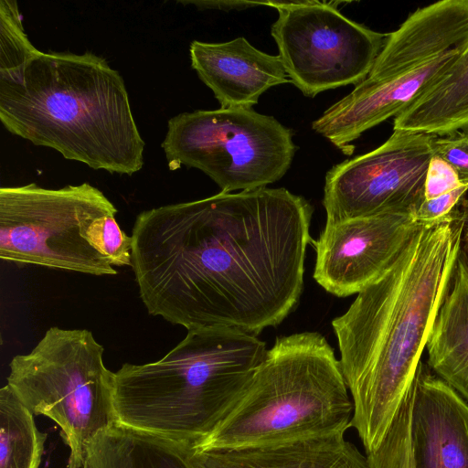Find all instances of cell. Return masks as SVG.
Masks as SVG:
<instances>
[{"instance_id":"cell-1","label":"cell","mask_w":468,"mask_h":468,"mask_svg":"<svg viewBox=\"0 0 468 468\" xmlns=\"http://www.w3.org/2000/svg\"><path fill=\"white\" fill-rule=\"evenodd\" d=\"M314 208L286 188L262 187L141 212L132 239L140 298L187 331L257 336L297 306Z\"/></svg>"},{"instance_id":"cell-2","label":"cell","mask_w":468,"mask_h":468,"mask_svg":"<svg viewBox=\"0 0 468 468\" xmlns=\"http://www.w3.org/2000/svg\"><path fill=\"white\" fill-rule=\"evenodd\" d=\"M459 250L455 210L425 222L392 265L332 321L353 403L351 428L366 454L379 447L414 379Z\"/></svg>"},{"instance_id":"cell-3","label":"cell","mask_w":468,"mask_h":468,"mask_svg":"<svg viewBox=\"0 0 468 468\" xmlns=\"http://www.w3.org/2000/svg\"><path fill=\"white\" fill-rule=\"evenodd\" d=\"M0 120L11 133L92 169L132 176L145 144L119 71L91 52H42L0 80Z\"/></svg>"},{"instance_id":"cell-4","label":"cell","mask_w":468,"mask_h":468,"mask_svg":"<svg viewBox=\"0 0 468 468\" xmlns=\"http://www.w3.org/2000/svg\"><path fill=\"white\" fill-rule=\"evenodd\" d=\"M257 336L187 331L161 359L124 363L113 374L117 425L191 447L214 426L266 356Z\"/></svg>"},{"instance_id":"cell-5","label":"cell","mask_w":468,"mask_h":468,"mask_svg":"<svg viewBox=\"0 0 468 468\" xmlns=\"http://www.w3.org/2000/svg\"><path fill=\"white\" fill-rule=\"evenodd\" d=\"M352 399L340 362L317 332L279 336L211 430L188 449H236L346 434Z\"/></svg>"},{"instance_id":"cell-6","label":"cell","mask_w":468,"mask_h":468,"mask_svg":"<svg viewBox=\"0 0 468 468\" xmlns=\"http://www.w3.org/2000/svg\"><path fill=\"white\" fill-rule=\"evenodd\" d=\"M104 347L86 329L52 326L27 354L9 364L6 385L34 414L61 429L69 448L67 468H83L90 441L116 424L113 374Z\"/></svg>"},{"instance_id":"cell-7","label":"cell","mask_w":468,"mask_h":468,"mask_svg":"<svg viewBox=\"0 0 468 468\" xmlns=\"http://www.w3.org/2000/svg\"><path fill=\"white\" fill-rule=\"evenodd\" d=\"M114 205L89 183L58 189L34 183L0 188V259L16 264L115 275L91 243L93 223L115 216Z\"/></svg>"},{"instance_id":"cell-8","label":"cell","mask_w":468,"mask_h":468,"mask_svg":"<svg viewBox=\"0 0 468 468\" xmlns=\"http://www.w3.org/2000/svg\"><path fill=\"white\" fill-rule=\"evenodd\" d=\"M292 130L252 108L182 112L168 121L162 143L171 170H201L222 192L247 191L280 180L296 145Z\"/></svg>"},{"instance_id":"cell-9","label":"cell","mask_w":468,"mask_h":468,"mask_svg":"<svg viewBox=\"0 0 468 468\" xmlns=\"http://www.w3.org/2000/svg\"><path fill=\"white\" fill-rule=\"evenodd\" d=\"M341 2L265 1L276 8L271 33L290 81L305 96L362 82L388 34L346 17Z\"/></svg>"},{"instance_id":"cell-10","label":"cell","mask_w":468,"mask_h":468,"mask_svg":"<svg viewBox=\"0 0 468 468\" xmlns=\"http://www.w3.org/2000/svg\"><path fill=\"white\" fill-rule=\"evenodd\" d=\"M434 137L393 130L375 150L334 165L324 187L326 223L384 213L414 216L424 200Z\"/></svg>"},{"instance_id":"cell-11","label":"cell","mask_w":468,"mask_h":468,"mask_svg":"<svg viewBox=\"0 0 468 468\" xmlns=\"http://www.w3.org/2000/svg\"><path fill=\"white\" fill-rule=\"evenodd\" d=\"M425 222L410 213H384L325 223L315 249L314 278L326 292L346 297L375 282Z\"/></svg>"},{"instance_id":"cell-12","label":"cell","mask_w":468,"mask_h":468,"mask_svg":"<svg viewBox=\"0 0 468 468\" xmlns=\"http://www.w3.org/2000/svg\"><path fill=\"white\" fill-rule=\"evenodd\" d=\"M457 48L400 75L381 80L366 78L346 97L312 123V128L344 154L367 130L397 117L422 96L459 58Z\"/></svg>"},{"instance_id":"cell-13","label":"cell","mask_w":468,"mask_h":468,"mask_svg":"<svg viewBox=\"0 0 468 468\" xmlns=\"http://www.w3.org/2000/svg\"><path fill=\"white\" fill-rule=\"evenodd\" d=\"M413 385V468H468L467 402L422 361Z\"/></svg>"},{"instance_id":"cell-14","label":"cell","mask_w":468,"mask_h":468,"mask_svg":"<svg viewBox=\"0 0 468 468\" xmlns=\"http://www.w3.org/2000/svg\"><path fill=\"white\" fill-rule=\"evenodd\" d=\"M192 68L221 108H252L273 86L291 82L279 56L239 37L223 43L198 40L189 47Z\"/></svg>"},{"instance_id":"cell-15","label":"cell","mask_w":468,"mask_h":468,"mask_svg":"<svg viewBox=\"0 0 468 468\" xmlns=\"http://www.w3.org/2000/svg\"><path fill=\"white\" fill-rule=\"evenodd\" d=\"M468 48V0H441L411 13L388 34L367 78L400 75L457 48Z\"/></svg>"},{"instance_id":"cell-16","label":"cell","mask_w":468,"mask_h":468,"mask_svg":"<svg viewBox=\"0 0 468 468\" xmlns=\"http://www.w3.org/2000/svg\"><path fill=\"white\" fill-rule=\"evenodd\" d=\"M188 451L192 468H369L367 454L345 434L236 449Z\"/></svg>"},{"instance_id":"cell-17","label":"cell","mask_w":468,"mask_h":468,"mask_svg":"<svg viewBox=\"0 0 468 468\" xmlns=\"http://www.w3.org/2000/svg\"><path fill=\"white\" fill-rule=\"evenodd\" d=\"M426 348L431 371L468 404V254L461 247Z\"/></svg>"},{"instance_id":"cell-18","label":"cell","mask_w":468,"mask_h":468,"mask_svg":"<svg viewBox=\"0 0 468 468\" xmlns=\"http://www.w3.org/2000/svg\"><path fill=\"white\" fill-rule=\"evenodd\" d=\"M468 128V48L415 102L394 119L393 130L444 136Z\"/></svg>"},{"instance_id":"cell-19","label":"cell","mask_w":468,"mask_h":468,"mask_svg":"<svg viewBox=\"0 0 468 468\" xmlns=\"http://www.w3.org/2000/svg\"><path fill=\"white\" fill-rule=\"evenodd\" d=\"M83 468H192L186 445L120 425L88 444Z\"/></svg>"},{"instance_id":"cell-20","label":"cell","mask_w":468,"mask_h":468,"mask_svg":"<svg viewBox=\"0 0 468 468\" xmlns=\"http://www.w3.org/2000/svg\"><path fill=\"white\" fill-rule=\"evenodd\" d=\"M0 468H38L47 433L5 385L0 389Z\"/></svg>"},{"instance_id":"cell-21","label":"cell","mask_w":468,"mask_h":468,"mask_svg":"<svg viewBox=\"0 0 468 468\" xmlns=\"http://www.w3.org/2000/svg\"><path fill=\"white\" fill-rule=\"evenodd\" d=\"M38 49L25 32L17 3L0 1V80L18 78Z\"/></svg>"},{"instance_id":"cell-22","label":"cell","mask_w":468,"mask_h":468,"mask_svg":"<svg viewBox=\"0 0 468 468\" xmlns=\"http://www.w3.org/2000/svg\"><path fill=\"white\" fill-rule=\"evenodd\" d=\"M90 241L111 264L118 267L132 266V236L122 230L115 216L96 220L90 228Z\"/></svg>"},{"instance_id":"cell-23","label":"cell","mask_w":468,"mask_h":468,"mask_svg":"<svg viewBox=\"0 0 468 468\" xmlns=\"http://www.w3.org/2000/svg\"><path fill=\"white\" fill-rule=\"evenodd\" d=\"M432 148L435 155L456 171L462 183L468 185V128L444 136L435 135Z\"/></svg>"},{"instance_id":"cell-24","label":"cell","mask_w":468,"mask_h":468,"mask_svg":"<svg viewBox=\"0 0 468 468\" xmlns=\"http://www.w3.org/2000/svg\"><path fill=\"white\" fill-rule=\"evenodd\" d=\"M463 185L458 174L448 163L435 154L431 157L426 174L424 199L442 196Z\"/></svg>"},{"instance_id":"cell-25","label":"cell","mask_w":468,"mask_h":468,"mask_svg":"<svg viewBox=\"0 0 468 468\" xmlns=\"http://www.w3.org/2000/svg\"><path fill=\"white\" fill-rule=\"evenodd\" d=\"M467 191L468 185L464 184L442 196L424 199L414 214L415 219L419 222H432L448 216L459 205Z\"/></svg>"},{"instance_id":"cell-26","label":"cell","mask_w":468,"mask_h":468,"mask_svg":"<svg viewBox=\"0 0 468 468\" xmlns=\"http://www.w3.org/2000/svg\"><path fill=\"white\" fill-rule=\"evenodd\" d=\"M367 460L369 468H413L411 446L401 441L384 443Z\"/></svg>"},{"instance_id":"cell-27","label":"cell","mask_w":468,"mask_h":468,"mask_svg":"<svg viewBox=\"0 0 468 468\" xmlns=\"http://www.w3.org/2000/svg\"><path fill=\"white\" fill-rule=\"evenodd\" d=\"M182 4H193L201 9H244L254 5H264L265 2H249V1H180Z\"/></svg>"},{"instance_id":"cell-28","label":"cell","mask_w":468,"mask_h":468,"mask_svg":"<svg viewBox=\"0 0 468 468\" xmlns=\"http://www.w3.org/2000/svg\"><path fill=\"white\" fill-rule=\"evenodd\" d=\"M460 231V247L468 254V198L463 197L455 208Z\"/></svg>"}]
</instances>
